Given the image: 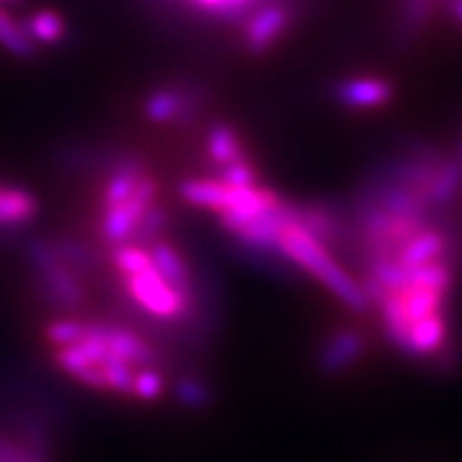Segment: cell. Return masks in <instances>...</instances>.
<instances>
[{"label":"cell","instance_id":"26","mask_svg":"<svg viewBox=\"0 0 462 462\" xmlns=\"http://www.w3.org/2000/svg\"><path fill=\"white\" fill-rule=\"evenodd\" d=\"M5 189H7V187H5V184H0V195L5 193Z\"/></svg>","mask_w":462,"mask_h":462},{"label":"cell","instance_id":"6","mask_svg":"<svg viewBox=\"0 0 462 462\" xmlns=\"http://www.w3.org/2000/svg\"><path fill=\"white\" fill-rule=\"evenodd\" d=\"M330 97L340 107L351 112H371L394 99V86L377 75H351L330 86Z\"/></svg>","mask_w":462,"mask_h":462},{"label":"cell","instance_id":"25","mask_svg":"<svg viewBox=\"0 0 462 462\" xmlns=\"http://www.w3.org/2000/svg\"><path fill=\"white\" fill-rule=\"evenodd\" d=\"M454 157L458 159V163L462 165V131H460V137H458V142H456V148H454Z\"/></svg>","mask_w":462,"mask_h":462},{"label":"cell","instance_id":"23","mask_svg":"<svg viewBox=\"0 0 462 462\" xmlns=\"http://www.w3.org/2000/svg\"><path fill=\"white\" fill-rule=\"evenodd\" d=\"M193 3L199 5L201 9L215 11V14H221V15L236 17V15L245 14V11L251 7L253 3H257V0H193Z\"/></svg>","mask_w":462,"mask_h":462},{"label":"cell","instance_id":"11","mask_svg":"<svg viewBox=\"0 0 462 462\" xmlns=\"http://www.w3.org/2000/svg\"><path fill=\"white\" fill-rule=\"evenodd\" d=\"M178 193L190 206L206 208L212 212H223L225 201H227V184L218 178H189L178 184Z\"/></svg>","mask_w":462,"mask_h":462},{"label":"cell","instance_id":"27","mask_svg":"<svg viewBox=\"0 0 462 462\" xmlns=\"http://www.w3.org/2000/svg\"><path fill=\"white\" fill-rule=\"evenodd\" d=\"M5 3H20V0H5Z\"/></svg>","mask_w":462,"mask_h":462},{"label":"cell","instance_id":"13","mask_svg":"<svg viewBox=\"0 0 462 462\" xmlns=\"http://www.w3.org/2000/svg\"><path fill=\"white\" fill-rule=\"evenodd\" d=\"M206 150L208 154H210V159L215 161L218 167L248 159L245 143H242L238 133H236L234 126L225 123H217L208 129Z\"/></svg>","mask_w":462,"mask_h":462},{"label":"cell","instance_id":"4","mask_svg":"<svg viewBox=\"0 0 462 462\" xmlns=\"http://www.w3.org/2000/svg\"><path fill=\"white\" fill-rule=\"evenodd\" d=\"M157 193H159L157 180H154L150 173H143L142 180L137 182L135 190H133V195L125 201V204L109 208V210L103 212V218H101L103 240H106L112 248L131 242L133 231H135L137 223H140L142 215L148 210L150 204H154Z\"/></svg>","mask_w":462,"mask_h":462},{"label":"cell","instance_id":"1","mask_svg":"<svg viewBox=\"0 0 462 462\" xmlns=\"http://www.w3.org/2000/svg\"><path fill=\"white\" fill-rule=\"evenodd\" d=\"M276 248L287 257L289 263L296 265L298 273L313 276L319 285L326 287L349 310L362 315L371 310V304H368L360 281L338 263L330 246L317 240L309 229L298 223V204L296 218L282 227L279 240H276Z\"/></svg>","mask_w":462,"mask_h":462},{"label":"cell","instance_id":"10","mask_svg":"<svg viewBox=\"0 0 462 462\" xmlns=\"http://www.w3.org/2000/svg\"><path fill=\"white\" fill-rule=\"evenodd\" d=\"M189 103L178 90L159 88L150 92L143 101V114L150 123L154 125H170V123H189L187 116Z\"/></svg>","mask_w":462,"mask_h":462},{"label":"cell","instance_id":"24","mask_svg":"<svg viewBox=\"0 0 462 462\" xmlns=\"http://www.w3.org/2000/svg\"><path fill=\"white\" fill-rule=\"evenodd\" d=\"M443 14L452 17V22L462 31V0H446L443 5Z\"/></svg>","mask_w":462,"mask_h":462},{"label":"cell","instance_id":"21","mask_svg":"<svg viewBox=\"0 0 462 462\" xmlns=\"http://www.w3.org/2000/svg\"><path fill=\"white\" fill-rule=\"evenodd\" d=\"M84 328L86 323L75 321V319H56L51 321L45 330V337L54 346H67V345H78L84 338Z\"/></svg>","mask_w":462,"mask_h":462},{"label":"cell","instance_id":"15","mask_svg":"<svg viewBox=\"0 0 462 462\" xmlns=\"http://www.w3.org/2000/svg\"><path fill=\"white\" fill-rule=\"evenodd\" d=\"M0 48L22 60H32L37 56V43L26 32L24 24L15 22L7 11H0Z\"/></svg>","mask_w":462,"mask_h":462},{"label":"cell","instance_id":"19","mask_svg":"<svg viewBox=\"0 0 462 462\" xmlns=\"http://www.w3.org/2000/svg\"><path fill=\"white\" fill-rule=\"evenodd\" d=\"M173 396L189 409H206L212 401V390L208 388L206 381L193 377V374H184L173 383Z\"/></svg>","mask_w":462,"mask_h":462},{"label":"cell","instance_id":"7","mask_svg":"<svg viewBox=\"0 0 462 462\" xmlns=\"http://www.w3.org/2000/svg\"><path fill=\"white\" fill-rule=\"evenodd\" d=\"M291 26V9L285 3H268L248 17L245 45L251 54H265Z\"/></svg>","mask_w":462,"mask_h":462},{"label":"cell","instance_id":"2","mask_svg":"<svg viewBox=\"0 0 462 462\" xmlns=\"http://www.w3.org/2000/svg\"><path fill=\"white\" fill-rule=\"evenodd\" d=\"M26 251L34 265L37 287L45 302L60 310H73L84 306L86 293L82 282L58 255L54 242L32 238L28 242Z\"/></svg>","mask_w":462,"mask_h":462},{"label":"cell","instance_id":"3","mask_svg":"<svg viewBox=\"0 0 462 462\" xmlns=\"http://www.w3.org/2000/svg\"><path fill=\"white\" fill-rule=\"evenodd\" d=\"M123 287L129 296L133 309H140L148 317L161 321H180L193 317L195 304L173 289L157 268L148 273L123 276Z\"/></svg>","mask_w":462,"mask_h":462},{"label":"cell","instance_id":"9","mask_svg":"<svg viewBox=\"0 0 462 462\" xmlns=\"http://www.w3.org/2000/svg\"><path fill=\"white\" fill-rule=\"evenodd\" d=\"M146 173V167L137 157H123L116 163L114 171L109 173V180L103 189V210L125 204L135 190L137 182Z\"/></svg>","mask_w":462,"mask_h":462},{"label":"cell","instance_id":"12","mask_svg":"<svg viewBox=\"0 0 462 462\" xmlns=\"http://www.w3.org/2000/svg\"><path fill=\"white\" fill-rule=\"evenodd\" d=\"M37 215V199L31 190L7 187L0 195V229H15L31 223Z\"/></svg>","mask_w":462,"mask_h":462},{"label":"cell","instance_id":"20","mask_svg":"<svg viewBox=\"0 0 462 462\" xmlns=\"http://www.w3.org/2000/svg\"><path fill=\"white\" fill-rule=\"evenodd\" d=\"M165 390V379L154 366L137 368L135 381H133V396L140 401H157Z\"/></svg>","mask_w":462,"mask_h":462},{"label":"cell","instance_id":"17","mask_svg":"<svg viewBox=\"0 0 462 462\" xmlns=\"http://www.w3.org/2000/svg\"><path fill=\"white\" fill-rule=\"evenodd\" d=\"M112 262L120 276L142 274V273H148V270L154 268L152 255H150L148 248L140 246V245H133V242H126V245L116 246L112 251Z\"/></svg>","mask_w":462,"mask_h":462},{"label":"cell","instance_id":"8","mask_svg":"<svg viewBox=\"0 0 462 462\" xmlns=\"http://www.w3.org/2000/svg\"><path fill=\"white\" fill-rule=\"evenodd\" d=\"M150 255H152L154 268L159 270V274L176 289L180 296H184L189 302L195 304L198 309V289H195L193 276H190L189 263L184 262V257L178 253L176 246H171L170 242L157 240L154 245L148 246Z\"/></svg>","mask_w":462,"mask_h":462},{"label":"cell","instance_id":"14","mask_svg":"<svg viewBox=\"0 0 462 462\" xmlns=\"http://www.w3.org/2000/svg\"><path fill=\"white\" fill-rule=\"evenodd\" d=\"M26 32L31 34L34 43L51 45L65 39L67 34V22L58 11L54 9H42L34 11L32 15L26 17L24 22Z\"/></svg>","mask_w":462,"mask_h":462},{"label":"cell","instance_id":"16","mask_svg":"<svg viewBox=\"0 0 462 462\" xmlns=\"http://www.w3.org/2000/svg\"><path fill=\"white\" fill-rule=\"evenodd\" d=\"M54 246L62 262H65L73 273H82L86 276V274H95L97 270H99V255H97L92 248L86 246L84 242L65 238V240H56Z\"/></svg>","mask_w":462,"mask_h":462},{"label":"cell","instance_id":"22","mask_svg":"<svg viewBox=\"0 0 462 462\" xmlns=\"http://www.w3.org/2000/svg\"><path fill=\"white\" fill-rule=\"evenodd\" d=\"M218 180L231 184V187H253L259 180V173L251 161L242 159L236 161V163L218 167Z\"/></svg>","mask_w":462,"mask_h":462},{"label":"cell","instance_id":"18","mask_svg":"<svg viewBox=\"0 0 462 462\" xmlns=\"http://www.w3.org/2000/svg\"><path fill=\"white\" fill-rule=\"evenodd\" d=\"M170 225V215L163 206H159L157 201L150 204V208L143 212L140 223H137L135 231H133L131 242L133 245H140V246H150L154 245L161 238V234L167 229Z\"/></svg>","mask_w":462,"mask_h":462},{"label":"cell","instance_id":"5","mask_svg":"<svg viewBox=\"0 0 462 462\" xmlns=\"http://www.w3.org/2000/svg\"><path fill=\"white\" fill-rule=\"evenodd\" d=\"M368 338L360 328H337L323 338L317 351V366L326 377H340L362 362L366 356Z\"/></svg>","mask_w":462,"mask_h":462}]
</instances>
